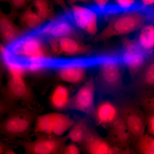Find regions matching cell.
Instances as JSON below:
<instances>
[{
	"instance_id": "obj_1",
	"label": "cell",
	"mask_w": 154,
	"mask_h": 154,
	"mask_svg": "<svg viewBox=\"0 0 154 154\" xmlns=\"http://www.w3.org/2000/svg\"><path fill=\"white\" fill-rule=\"evenodd\" d=\"M153 7L140 9L111 15L106 26L93 37L95 42L105 41L111 37L128 34L140 30L154 20Z\"/></svg>"
},
{
	"instance_id": "obj_2",
	"label": "cell",
	"mask_w": 154,
	"mask_h": 154,
	"mask_svg": "<svg viewBox=\"0 0 154 154\" xmlns=\"http://www.w3.org/2000/svg\"><path fill=\"white\" fill-rule=\"evenodd\" d=\"M44 110L41 106L32 110L26 107L11 110L0 121V136H5V142L9 143L17 138L27 142L32 141L31 133L34 131L33 125Z\"/></svg>"
},
{
	"instance_id": "obj_3",
	"label": "cell",
	"mask_w": 154,
	"mask_h": 154,
	"mask_svg": "<svg viewBox=\"0 0 154 154\" xmlns=\"http://www.w3.org/2000/svg\"><path fill=\"white\" fill-rule=\"evenodd\" d=\"M32 136L36 137L34 141L16 139L11 143L13 145L12 147H22L25 154H62L63 148L69 139L68 134L62 136L38 131H34Z\"/></svg>"
},
{
	"instance_id": "obj_4",
	"label": "cell",
	"mask_w": 154,
	"mask_h": 154,
	"mask_svg": "<svg viewBox=\"0 0 154 154\" xmlns=\"http://www.w3.org/2000/svg\"><path fill=\"white\" fill-rule=\"evenodd\" d=\"M75 25L69 10L45 21L33 31L45 41L50 38L72 37L81 41L82 36Z\"/></svg>"
},
{
	"instance_id": "obj_5",
	"label": "cell",
	"mask_w": 154,
	"mask_h": 154,
	"mask_svg": "<svg viewBox=\"0 0 154 154\" xmlns=\"http://www.w3.org/2000/svg\"><path fill=\"white\" fill-rule=\"evenodd\" d=\"M99 65L98 75L95 80L96 89L102 94H112L124 87L123 68L112 58H107Z\"/></svg>"
},
{
	"instance_id": "obj_6",
	"label": "cell",
	"mask_w": 154,
	"mask_h": 154,
	"mask_svg": "<svg viewBox=\"0 0 154 154\" xmlns=\"http://www.w3.org/2000/svg\"><path fill=\"white\" fill-rule=\"evenodd\" d=\"M119 110V115L129 130L134 145L145 134L148 115L141 109L136 99L127 100Z\"/></svg>"
},
{
	"instance_id": "obj_7",
	"label": "cell",
	"mask_w": 154,
	"mask_h": 154,
	"mask_svg": "<svg viewBox=\"0 0 154 154\" xmlns=\"http://www.w3.org/2000/svg\"><path fill=\"white\" fill-rule=\"evenodd\" d=\"M45 42L33 31L27 32L7 46L13 58L25 64L45 48Z\"/></svg>"
},
{
	"instance_id": "obj_8",
	"label": "cell",
	"mask_w": 154,
	"mask_h": 154,
	"mask_svg": "<svg viewBox=\"0 0 154 154\" xmlns=\"http://www.w3.org/2000/svg\"><path fill=\"white\" fill-rule=\"evenodd\" d=\"M95 80L91 78L85 82L72 96L66 106L65 112L74 110L84 114L94 121L96 110L94 96Z\"/></svg>"
},
{
	"instance_id": "obj_9",
	"label": "cell",
	"mask_w": 154,
	"mask_h": 154,
	"mask_svg": "<svg viewBox=\"0 0 154 154\" xmlns=\"http://www.w3.org/2000/svg\"><path fill=\"white\" fill-rule=\"evenodd\" d=\"M121 55L124 64L129 71L131 81L151 54L144 51L138 44L136 39L127 37L121 39Z\"/></svg>"
},
{
	"instance_id": "obj_10",
	"label": "cell",
	"mask_w": 154,
	"mask_h": 154,
	"mask_svg": "<svg viewBox=\"0 0 154 154\" xmlns=\"http://www.w3.org/2000/svg\"><path fill=\"white\" fill-rule=\"evenodd\" d=\"M36 121V130L61 136L68 130L75 121L69 114L55 112L39 116Z\"/></svg>"
},
{
	"instance_id": "obj_11",
	"label": "cell",
	"mask_w": 154,
	"mask_h": 154,
	"mask_svg": "<svg viewBox=\"0 0 154 154\" xmlns=\"http://www.w3.org/2000/svg\"><path fill=\"white\" fill-rule=\"evenodd\" d=\"M78 145L84 154H121L125 151V149L113 145L106 137L100 135L92 125L82 143Z\"/></svg>"
},
{
	"instance_id": "obj_12",
	"label": "cell",
	"mask_w": 154,
	"mask_h": 154,
	"mask_svg": "<svg viewBox=\"0 0 154 154\" xmlns=\"http://www.w3.org/2000/svg\"><path fill=\"white\" fill-rule=\"evenodd\" d=\"M47 42L51 52L54 54L68 56H77L88 54L91 47L76 38L65 37L50 38Z\"/></svg>"
},
{
	"instance_id": "obj_13",
	"label": "cell",
	"mask_w": 154,
	"mask_h": 154,
	"mask_svg": "<svg viewBox=\"0 0 154 154\" xmlns=\"http://www.w3.org/2000/svg\"><path fill=\"white\" fill-rule=\"evenodd\" d=\"M70 6L69 12L76 27L90 35L95 36L98 30V15L96 13L89 7L76 4Z\"/></svg>"
},
{
	"instance_id": "obj_14",
	"label": "cell",
	"mask_w": 154,
	"mask_h": 154,
	"mask_svg": "<svg viewBox=\"0 0 154 154\" xmlns=\"http://www.w3.org/2000/svg\"><path fill=\"white\" fill-rule=\"evenodd\" d=\"M109 128L106 137L113 145L125 149L133 144L129 130L119 115Z\"/></svg>"
},
{
	"instance_id": "obj_15",
	"label": "cell",
	"mask_w": 154,
	"mask_h": 154,
	"mask_svg": "<svg viewBox=\"0 0 154 154\" xmlns=\"http://www.w3.org/2000/svg\"><path fill=\"white\" fill-rule=\"evenodd\" d=\"M129 85L137 92L154 89V59L153 54L147 59Z\"/></svg>"
},
{
	"instance_id": "obj_16",
	"label": "cell",
	"mask_w": 154,
	"mask_h": 154,
	"mask_svg": "<svg viewBox=\"0 0 154 154\" xmlns=\"http://www.w3.org/2000/svg\"><path fill=\"white\" fill-rule=\"evenodd\" d=\"M57 74L62 81L71 84H77L85 78L87 66L83 63L77 62L62 64L58 66Z\"/></svg>"
},
{
	"instance_id": "obj_17",
	"label": "cell",
	"mask_w": 154,
	"mask_h": 154,
	"mask_svg": "<svg viewBox=\"0 0 154 154\" xmlns=\"http://www.w3.org/2000/svg\"><path fill=\"white\" fill-rule=\"evenodd\" d=\"M25 33L15 24L11 15L0 7V39L4 45L9 46Z\"/></svg>"
},
{
	"instance_id": "obj_18",
	"label": "cell",
	"mask_w": 154,
	"mask_h": 154,
	"mask_svg": "<svg viewBox=\"0 0 154 154\" xmlns=\"http://www.w3.org/2000/svg\"><path fill=\"white\" fill-rule=\"evenodd\" d=\"M95 123L97 125L104 128H110L119 116V109L108 100L100 102L95 108Z\"/></svg>"
},
{
	"instance_id": "obj_19",
	"label": "cell",
	"mask_w": 154,
	"mask_h": 154,
	"mask_svg": "<svg viewBox=\"0 0 154 154\" xmlns=\"http://www.w3.org/2000/svg\"><path fill=\"white\" fill-rule=\"evenodd\" d=\"M72 118L75 122L68 130L67 134L72 142L79 145L83 141L92 121L90 117L86 115L81 117L74 114Z\"/></svg>"
},
{
	"instance_id": "obj_20",
	"label": "cell",
	"mask_w": 154,
	"mask_h": 154,
	"mask_svg": "<svg viewBox=\"0 0 154 154\" xmlns=\"http://www.w3.org/2000/svg\"><path fill=\"white\" fill-rule=\"evenodd\" d=\"M32 6L31 4L27 5L19 16L21 28L25 33L36 29L45 22L33 10Z\"/></svg>"
},
{
	"instance_id": "obj_21",
	"label": "cell",
	"mask_w": 154,
	"mask_h": 154,
	"mask_svg": "<svg viewBox=\"0 0 154 154\" xmlns=\"http://www.w3.org/2000/svg\"><path fill=\"white\" fill-rule=\"evenodd\" d=\"M70 90L62 85L56 86L50 97L51 106L54 111L59 112H65L67 103L71 96Z\"/></svg>"
},
{
	"instance_id": "obj_22",
	"label": "cell",
	"mask_w": 154,
	"mask_h": 154,
	"mask_svg": "<svg viewBox=\"0 0 154 154\" xmlns=\"http://www.w3.org/2000/svg\"><path fill=\"white\" fill-rule=\"evenodd\" d=\"M138 38L136 39L140 47L145 52L151 54L154 46V27L149 23L140 29Z\"/></svg>"
},
{
	"instance_id": "obj_23",
	"label": "cell",
	"mask_w": 154,
	"mask_h": 154,
	"mask_svg": "<svg viewBox=\"0 0 154 154\" xmlns=\"http://www.w3.org/2000/svg\"><path fill=\"white\" fill-rule=\"evenodd\" d=\"M53 2L52 0H32L31 3L35 8L36 12L45 22L56 16Z\"/></svg>"
},
{
	"instance_id": "obj_24",
	"label": "cell",
	"mask_w": 154,
	"mask_h": 154,
	"mask_svg": "<svg viewBox=\"0 0 154 154\" xmlns=\"http://www.w3.org/2000/svg\"><path fill=\"white\" fill-rule=\"evenodd\" d=\"M137 98L141 109L148 115L154 114L153 89L137 92Z\"/></svg>"
},
{
	"instance_id": "obj_25",
	"label": "cell",
	"mask_w": 154,
	"mask_h": 154,
	"mask_svg": "<svg viewBox=\"0 0 154 154\" xmlns=\"http://www.w3.org/2000/svg\"><path fill=\"white\" fill-rule=\"evenodd\" d=\"M136 153L141 154H153L154 153V136L149 134H144L134 145Z\"/></svg>"
},
{
	"instance_id": "obj_26",
	"label": "cell",
	"mask_w": 154,
	"mask_h": 154,
	"mask_svg": "<svg viewBox=\"0 0 154 154\" xmlns=\"http://www.w3.org/2000/svg\"><path fill=\"white\" fill-rule=\"evenodd\" d=\"M5 62L11 76L23 77L27 70L23 63L13 57Z\"/></svg>"
},
{
	"instance_id": "obj_27",
	"label": "cell",
	"mask_w": 154,
	"mask_h": 154,
	"mask_svg": "<svg viewBox=\"0 0 154 154\" xmlns=\"http://www.w3.org/2000/svg\"><path fill=\"white\" fill-rule=\"evenodd\" d=\"M32 0H7L6 2L10 5L11 8V15L15 16L19 10L25 8Z\"/></svg>"
},
{
	"instance_id": "obj_28",
	"label": "cell",
	"mask_w": 154,
	"mask_h": 154,
	"mask_svg": "<svg viewBox=\"0 0 154 154\" xmlns=\"http://www.w3.org/2000/svg\"><path fill=\"white\" fill-rule=\"evenodd\" d=\"M81 152L77 144L72 142L65 145L62 149V154H79Z\"/></svg>"
},
{
	"instance_id": "obj_29",
	"label": "cell",
	"mask_w": 154,
	"mask_h": 154,
	"mask_svg": "<svg viewBox=\"0 0 154 154\" xmlns=\"http://www.w3.org/2000/svg\"><path fill=\"white\" fill-rule=\"evenodd\" d=\"M11 106L0 99V121L4 118V116L11 110L18 108Z\"/></svg>"
},
{
	"instance_id": "obj_30",
	"label": "cell",
	"mask_w": 154,
	"mask_h": 154,
	"mask_svg": "<svg viewBox=\"0 0 154 154\" xmlns=\"http://www.w3.org/2000/svg\"><path fill=\"white\" fill-rule=\"evenodd\" d=\"M147 126V131L149 134L154 135V114L148 115Z\"/></svg>"
},
{
	"instance_id": "obj_31",
	"label": "cell",
	"mask_w": 154,
	"mask_h": 154,
	"mask_svg": "<svg viewBox=\"0 0 154 154\" xmlns=\"http://www.w3.org/2000/svg\"><path fill=\"white\" fill-rule=\"evenodd\" d=\"M3 154H15L16 152L11 148L9 143L6 142H4L3 145Z\"/></svg>"
},
{
	"instance_id": "obj_32",
	"label": "cell",
	"mask_w": 154,
	"mask_h": 154,
	"mask_svg": "<svg viewBox=\"0 0 154 154\" xmlns=\"http://www.w3.org/2000/svg\"><path fill=\"white\" fill-rule=\"evenodd\" d=\"M52 0L60 6L64 12H67L69 10L70 8L67 6L64 0Z\"/></svg>"
},
{
	"instance_id": "obj_33",
	"label": "cell",
	"mask_w": 154,
	"mask_h": 154,
	"mask_svg": "<svg viewBox=\"0 0 154 154\" xmlns=\"http://www.w3.org/2000/svg\"><path fill=\"white\" fill-rule=\"evenodd\" d=\"M110 0H93L98 7L99 8H102L104 7L108 3Z\"/></svg>"
},
{
	"instance_id": "obj_34",
	"label": "cell",
	"mask_w": 154,
	"mask_h": 154,
	"mask_svg": "<svg viewBox=\"0 0 154 154\" xmlns=\"http://www.w3.org/2000/svg\"><path fill=\"white\" fill-rule=\"evenodd\" d=\"M67 2L68 4L71 6L78 2L89 3H92L93 1L92 0H67Z\"/></svg>"
},
{
	"instance_id": "obj_35",
	"label": "cell",
	"mask_w": 154,
	"mask_h": 154,
	"mask_svg": "<svg viewBox=\"0 0 154 154\" xmlns=\"http://www.w3.org/2000/svg\"><path fill=\"white\" fill-rule=\"evenodd\" d=\"M144 6H148L153 5L154 0H141Z\"/></svg>"
},
{
	"instance_id": "obj_36",
	"label": "cell",
	"mask_w": 154,
	"mask_h": 154,
	"mask_svg": "<svg viewBox=\"0 0 154 154\" xmlns=\"http://www.w3.org/2000/svg\"><path fill=\"white\" fill-rule=\"evenodd\" d=\"M6 138L5 137L0 140V154H3V145L4 141H6Z\"/></svg>"
},
{
	"instance_id": "obj_37",
	"label": "cell",
	"mask_w": 154,
	"mask_h": 154,
	"mask_svg": "<svg viewBox=\"0 0 154 154\" xmlns=\"http://www.w3.org/2000/svg\"><path fill=\"white\" fill-rule=\"evenodd\" d=\"M1 72H2L1 69V68H0V80H1ZM1 90L0 88V92L1 91Z\"/></svg>"
},
{
	"instance_id": "obj_38",
	"label": "cell",
	"mask_w": 154,
	"mask_h": 154,
	"mask_svg": "<svg viewBox=\"0 0 154 154\" xmlns=\"http://www.w3.org/2000/svg\"><path fill=\"white\" fill-rule=\"evenodd\" d=\"M7 0H0V2H6Z\"/></svg>"
}]
</instances>
